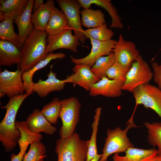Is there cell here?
I'll use <instances>...</instances> for the list:
<instances>
[{"label": "cell", "instance_id": "cell-7", "mask_svg": "<svg viewBox=\"0 0 161 161\" xmlns=\"http://www.w3.org/2000/svg\"><path fill=\"white\" fill-rule=\"evenodd\" d=\"M132 92L136 103L133 115L137 106L142 105L153 110L161 118V90L159 88L148 83L138 86Z\"/></svg>", "mask_w": 161, "mask_h": 161}, {"label": "cell", "instance_id": "cell-18", "mask_svg": "<svg viewBox=\"0 0 161 161\" xmlns=\"http://www.w3.org/2000/svg\"><path fill=\"white\" fill-rule=\"evenodd\" d=\"M34 1L33 0H29L24 12L14 22L16 24L18 29V34L20 50L27 39L34 29L31 20Z\"/></svg>", "mask_w": 161, "mask_h": 161}, {"label": "cell", "instance_id": "cell-2", "mask_svg": "<svg viewBox=\"0 0 161 161\" xmlns=\"http://www.w3.org/2000/svg\"><path fill=\"white\" fill-rule=\"evenodd\" d=\"M48 36L45 30L34 28L20 50V61L17 64V69L22 72L28 71L47 57Z\"/></svg>", "mask_w": 161, "mask_h": 161}, {"label": "cell", "instance_id": "cell-9", "mask_svg": "<svg viewBox=\"0 0 161 161\" xmlns=\"http://www.w3.org/2000/svg\"><path fill=\"white\" fill-rule=\"evenodd\" d=\"M22 72L19 69L14 71L7 69L0 72V97L6 95L9 99L24 94L25 92Z\"/></svg>", "mask_w": 161, "mask_h": 161}, {"label": "cell", "instance_id": "cell-16", "mask_svg": "<svg viewBox=\"0 0 161 161\" xmlns=\"http://www.w3.org/2000/svg\"><path fill=\"white\" fill-rule=\"evenodd\" d=\"M26 123L27 127L32 132L40 134L43 132L50 135L53 134L57 128L52 125L38 109H34L27 117Z\"/></svg>", "mask_w": 161, "mask_h": 161}, {"label": "cell", "instance_id": "cell-19", "mask_svg": "<svg viewBox=\"0 0 161 161\" xmlns=\"http://www.w3.org/2000/svg\"><path fill=\"white\" fill-rule=\"evenodd\" d=\"M29 0H1L0 20L2 21L7 18L14 22L24 12Z\"/></svg>", "mask_w": 161, "mask_h": 161}, {"label": "cell", "instance_id": "cell-8", "mask_svg": "<svg viewBox=\"0 0 161 161\" xmlns=\"http://www.w3.org/2000/svg\"><path fill=\"white\" fill-rule=\"evenodd\" d=\"M56 1L66 17L68 26L73 30L74 35L79 42L84 44L88 38L82 27L80 16L81 7L78 1L75 0H57Z\"/></svg>", "mask_w": 161, "mask_h": 161}, {"label": "cell", "instance_id": "cell-38", "mask_svg": "<svg viewBox=\"0 0 161 161\" xmlns=\"http://www.w3.org/2000/svg\"><path fill=\"white\" fill-rule=\"evenodd\" d=\"M102 156V154H97L90 161H99Z\"/></svg>", "mask_w": 161, "mask_h": 161}, {"label": "cell", "instance_id": "cell-15", "mask_svg": "<svg viewBox=\"0 0 161 161\" xmlns=\"http://www.w3.org/2000/svg\"><path fill=\"white\" fill-rule=\"evenodd\" d=\"M52 65L50 66L51 70L47 75V79H40L38 82L34 83L32 92L41 97H45L53 91H61L64 88L66 83L64 80L57 78V74L52 71Z\"/></svg>", "mask_w": 161, "mask_h": 161}, {"label": "cell", "instance_id": "cell-36", "mask_svg": "<svg viewBox=\"0 0 161 161\" xmlns=\"http://www.w3.org/2000/svg\"><path fill=\"white\" fill-rule=\"evenodd\" d=\"M44 4L43 0H35L33 5L32 11L37 10Z\"/></svg>", "mask_w": 161, "mask_h": 161}, {"label": "cell", "instance_id": "cell-24", "mask_svg": "<svg viewBox=\"0 0 161 161\" xmlns=\"http://www.w3.org/2000/svg\"><path fill=\"white\" fill-rule=\"evenodd\" d=\"M20 61V50L7 41L0 40V65L10 66Z\"/></svg>", "mask_w": 161, "mask_h": 161}, {"label": "cell", "instance_id": "cell-37", "mask_svg": "<svg viewBox=\"0 0 161 161\" xmlns=\"http://www.w3.org/2000/svg\"><path fill=\"white\" fill-rule=\"evenodd\" d=\"M148 161H161V156L157 155Z\"/></svg>", "mask_w": 161, "mask_h": 161}, {"label": "cell", "instance_id": "cell-29", "mask_svg": "<svg viewBox=\"0 0 161 161\" xmlns=\"http://www.w3.org/2000/svg\"><path fill=\"white\" fill-rule=\"evenodd\" d=\"M13 21L7 18L0 23V39L13 44L20 50L18 34L14 31Z\"/></svg>", "mask_w": 161, "mask_h": 161}, {"label": "cell", "instance_id": "cell-6", "mask_svg": "<svg viewBox=\"0 0 161 161\" xmlns=\"http://www.w3.org/2000/svg\"><path fill=\"white\" fill-rule=\"evenodd\" d=\"M153 78V73L148 63L141 55L134 62L127 72L122 90L132 92L138 86L149 83Z\"/></svg>", "mask_w": 161, "mask_h": 161}, {"label": "cell", "instance_id": "cell-35", "mask_svg": "<svg viewBox=\"0 0 161 161\" xmlns=\"http://www.w3.org/2000/svg\"><path fill=\"white\" fill-rule=\"evenodd\" d=\"M151 66L153 69L154 81L161 90V63L159 64L156 61H154L151 63Z\"/></svg>", "mask_w": 161, "mask_h": 161}, {"label": "cell", "instance_id": "cell-3", "mask_svg": "<svg viewBox=\"0 0 161 161\" xmlns=\"http://www.w3.org/2000/svg\"><path fill=\"white\" fill-rule=\"evenodd\" d=\"M89 142L81 139L76 132L67 138H60L55 147L58 161H86Z\"/></svg>", "mask_w": 161, "mask_h": 161}, {"label": "cell", "instance_id": "cell-14", "mask_svg": "<svg viewBox=\"0 0 161 161\" xmlns=\"http://www.w3.org/2000/svg\"><path fill=\"white\" fill-rule=\"evenodd\" d=\"M123 83L104 77L93 85L89 91L90 96L98 95L109 97L120 96L122 94Z\"/></svg>", "mask_w": 161, "mask_h": 161}, {"label": "cell", "instance_id": "cell-11", "mask_svg": "<svg viewBox=\"0 0 161 161\" xmlns=\"http://www.w3.org/2000/svg\"><path fill=\"white\" fill-rule=\"evenodd\" d=\"M113 52L115 61L129 68H130L132 63L141 56L135 44L131 41L126 40L121 34Z\"/></svg>", "mask_w": 161, "mask_h": 161}, {"label": "cell", "instance_id": "cell-5", "mask_svg": "<svg viewBox=\"0 0 161 161\" xmlns=\"http://www.w3.org/2000/svg\"><path fill=\"white\" fill-rule=\"evenodd\" d=\"M61 108L59 117L62 126L59 130L61 138H67L74 133L80 120L81 104L78 100L71 97L61 100Z\"/></svg>", "mask_w": 161, "mask_h": 161}, {"label": "cell", "instance_id": "cell-33", "mask_svg": "<svg viewBox=\"0 0 161 161\" xmlns=\"http://www.w3.org/2000/svg\"><path fill=\"white\" fill-rule=\"evenodd\" d=\"M85 31L88 38L89 36L103 41L111 40L114 34V32L112 30L108 28L106 24L96 28L88 29L85 30Z\"/></svg>", "mask_w": 161, "mask_h": 161}, {"label": "cell", "instance_id": "cell-12", "mask_svg": "<svg viewBox=\"0 0 161 161\" xmlns=\"http://www.w3.org/2000/svg\"><path fill=\"white\" fill-rule=\"evenodd\" d=\"M72 30L69 27L57 35H48L47 39V54L61 49L77 52L78 47L81 45L78 39L72 34Z\"/></svg>", "mask_w": 161, "mask_h": 161}, {"label": "cell", "instance_id": "cell-1", "mask_svg": "<svg viewBox=\"0 0 161 161\" xmlns=\"http://www.w3.org/2000/svg\"><path fill=\"white\" fill-rule=\"evenodd\" d=\"M31 93H26L10 99L5 106V115L0 123V141L7 152L13 150L18 144L20 137L19 130L16 126L17 113L24 100Z\"/></svg>", "mask_w": 161, "mask_h": 161}, {"label": "cell", "instance_id": "cell-30", "mask_svg": "<svg viewBox=\"0 0 161 161\" xmlns=\"http://www.w3.org/2000/svg\"><path fill=\"white\" fill-rule=\"evenodd\" d=\"M144 125L147 129L148 140L154 147L157 146V155L161 156V122H146Z\"/></svg>", "mask_w": 161, "mask_h": 161}, {"label": "cell", "instance_id": "cell-28", "mask_svg": "<svg viewBox=\"0 0 161 161\" xmlns=\"http://www.w3.org/2000/svg\"><path fill=\"white\" fill-rule=\"evenodd\" d=\"M102 108L97 107L95 111L94 121L92 126V132L91 137L89 140L86 158V161H90L98 154L96 144V139L98 126Z\"/></svg>", "mask_w": 161, "mask_h": 161}, {"label": "cell", "instance_id": "cell-20", "mask_svg": "<svg viewBox=\"0 0 161 161\" xmlns=\"http://www.w3.org/2000/svg\"><path fill=\"white\" fill-rule=\"evenodd\" d=\"M81 7L84 9L90 8L92 4L102 7L106 10L111 17L112 22L110 28L121 29L123 27L120 17L118 14L116 8L110 0H78Z\"/></svg>", "mask_w": 161, "mask_h": 161}, {"label": "cell", "instance_id": "cell-22", "mask_svg": "<svg viewBox=\"0 0 161 161\" xmlns=\"http://www.w3.org/2000/svg\"><path fill=\"white\" fill-rule=\"evenodd\" d=\"M125 152L124 156L115 154L113 157V161H148L157 155V150L154 148L145 149L131 147Z\"/></svg>", "mask_w": 161, "mask_h": 161}, {"label": "cell", "instance_id": "cell-27", "mask_svg": "<svg viewBox=\"0 0 161 161\" xmlns=\"http://www.w3.org/2000/svg\"><path fill=\"white\" fill-rule=\"evenodd\" d=\"M115 61V56L112 52L108 55L99 58L91 67V70L100 80L104 77H107V71Z\"/></svg>", "mask_w": 161, "mask_h": 161}, {"label": "cell", "instance_id": "cell-26", "mask_svg": "<svg viewBox=\"0 0 161 161\" xmlns=\"http://www.w3.org/2000/svg\"><path fill=\"white\" fill-rule=\"evenodd\" d=\"M80 14L82 25L88 29L96 28L106 24L104 14L99 9H83Z\"/></svg>", "mask_w": 161, "mask_h": 161}, {"label": "cell", "instance_id": "cell-34", "mask_svg": "<svg viewBox=\"0 0 161 161\" xmlns=\"http://www.w3.org/2000/svg\"><path fill=\"white\" fill-rule=\"evenodd\" d=\"M130 68L124 67L115 61L107 71V77L110 79L118 80L123 83Z\"/></svg>", "mask_w": 161, "mask_h": 161}, {"label": "cell", "instance_id": "cell-17", "mask_svg": "<svg viewBox=\"0 0 161 161\" xmlns=\"http://www.w3.org/2000/svg\"><path fill=\"white\" fill-rule=\"evenodd\" d=\"M18 129L20 133V137L18 141L20 151L17 154H11L10 161H22L28 145L33 142L40 141L42 139L41 134L32 132L25 123L19 125Z\"/></svg>", "mask_w": 161, "mask_h": 161}, {"label": "cell", "instance_id": "cell-13", "mask_svg": "<svg viewBox=\"0 0 161 161\" xmlns=\"http://www.w3.org/2000/svg\"><path fill=\"white\" fill-rule=\"evenodd\" d=\"M91 68L87 65L75 64L72 69L73 73L64 80V82L77 85L89 91L92 86L100 80Z\"/></svg>", "mask_w": 161, "mask_h": 161}, {"label": "cell", "instance_id": "cell-32", "mask_svg": "<svg viewBox=\"0 0 161 161\" xmlns=\"http://www.w3.org/2000/svg\"><path fill=\"white\" fill-rule=\"evenodd\" d=\"M47 152L45 145L41 141H36L30 144L28 152L24 155L22 161H44Z\"/></svg>", "mask_w": 161, "mask_h": 161}, {"label": "cell", "instance_id": "cell-4", "mask_svg": "<svg viewBox=\"0 0 161 161\" xmlns=\"http://www.w3.org/2000/svg\"><path fill=\"white\" fill-rule=\"evenodd\" d=\"M133 118L131 117L127 122L126 127L124 129L119 127L112 130L107 129V137L102 150V156L99 161H108V158L111 154L125 152L128 148L134 147L127 136L129 129L138 127L134 123Z\"/></svg>", "mask_w": 161, "mask_h": 161}, {"label": "cell", "instance_id": "cell-21", "mask_svg": "<svg viewBox=\"0 0 161 161\" xmlns=\"http://www.w3.org/2000/svg\"><path fill=\"white\" fill-rule=\"evenodd\" d=\"M66 55L63 53H50L45 59L40 61L32 69L22 72V79L25 93H32L34 83L32 81V78L34 74L36 71L45 67L52 60L58 59H62Z\"/></svg>", "mask_w": 161, "mask_h": 161}, {"label": "cell", "instance_id": "cell-23", "mask_svg": "<svg viewBox=\"0 0 161 161\" xmlns=\"http://www.w3.org/2000/svg\"><path fill=\"white\" fill-rule=\"evenodd\" d=\"M55 7V1L47 0L36 10L32 13L31 20L34 28L45 31L53 10Z\"/></svg>", "mask_w": 161, "mask_h": 161}, {"label": "cell", "instance_id": "cell-25", "mask_svg": "<svg viewBox=\"0 0 161 161\" xmlns=\"http://www.w3.org/2000/svg\"><path fill=\"white\" fill-rule=\"evenodd\" d=\"M69 27L65 14L62 10L55 7L52 10L45 31L49 36H54Z\"/></svg>", "mask_w": 161, "mask_h": 161}, {"label": "cell", "instance_id": "cell-31", "mask_svg": "<svg viewBox=\"0 0 161 161\" xmlns=\"http://www.w3.org/2000/svg\"><path fill=\"white\" fill-rule=\"evenodd\" d=\"M61 108V100L57 97L44 106L41 111L45 118L51 123L56 124L59 117Z\"/></svg>", "mask_w": 161, "mask_h": 161}, {"label": "cell", "instance_id": "cell-10", "mask_svg": "<svg viewBox=\"0 0 161 161\" xmlns=\"http://www.w3.org/2000/svg\"><path fill=\"white\" fill-rule=\"evenodd\" d=\"M92 45L90 53L86 56L80 58H77L71 56V62L75 64H83L92 67L100 57L108 55L113 52L117 43V41L111 39L103 41L88 37Z\"/></svg>", "mask_w": 161, "mask_h": 161}]
</instances>
